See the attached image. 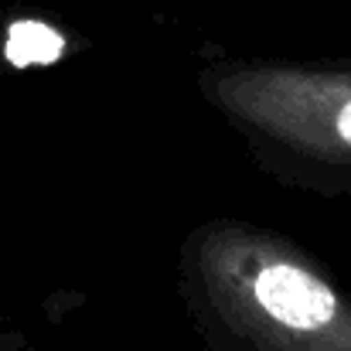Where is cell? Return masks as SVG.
Returning <instances> with one entry per match:
<instances>
[{
	"instance_id": "cell-1",
	"label": "cell",
	"mask_w": 351,
	"mask_h": 351,
	"mask_svg": "<svg viewBox=\"0 0 351 351\" xmlns=\"http://www.w3.org/2000/svg\"><path fill=\"white\" fill-rule=\"evenodd\" d=\"M252 300L269 321L300 335H317L341 317L338 293L311 269L287 259H273L259 266L252 280Z\"/></svg>"
},
{
	"instance_id": "cell-2",
	"label": "cell",
	"mask_w": 351,
	"mask_h": 351,
	"mask_svg": "<svg viewBox=\"0 0 351 351\" xmlns=\"http://www.w3.org/2000/svg\"><path fill=\"white\" fill-rule=\"evenodd\" d=\"M62 55V38L38 21H21L10 27L7 38V58L24 69V65H41V62H55Z\"/></svg>"
},
{
	"instance_id": "cell-3",
	"label": "cell",
	"mask_w": 351,
	"mask_h": 351,
	"mask_svg": "<svg viewBox=\"0 0 351 351\" xmlns=\"http://www.w3.org/2000/svg\"><path fill=\"white\" fill-rule=\"evenodd\" d=\"M338 133H341V140L351 147V103L338 113Z\"/></svg>"
}]
</instances>
